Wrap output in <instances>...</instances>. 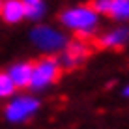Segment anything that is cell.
Returning a JSON list of instances; mask_svg holds the SVG:
<instances>
[{
    "instance_id": "obj_1",
    "label": "cell",
    "mask_w": 129,
    "mask_h": 129,
    "mask_svg": "<svg viewBox=\"0 0 129 129\" xmlns=\"http://www.w3.org/2000/svg\"><path fill=\"white\" fill-rule=\"evenodd\" d=\"M60 23L71 30H75V32H79L81 38H88L97 24V13L88 4L86 6H77L62 13Z\"/></svg>"
},
{
    "instance_id": "obj_2",
    "label": "cell",
    "mask_w": 129,
    "mask_h": 129,
    "mask_svg": "<svg viewBox=\"0 0 129 129\" xmlns=\"http://www.w3.org/2000/svg\"><path fill=\"white\" fill-rule=\"evenodd\" d=\"M62 66L54 56H43V58L32 62V81L30 88H45L49 84H54L62 75Z\"/></svg>"
},
{
    "instance_id": "obj_3",
    "label": "cell",
    "mask_w": 129,
    "mask_h": 129,
    "mask_svg": "<svg viewBox=\"0 0 129 129\" xmlns=\"http://www.w3.org/2000/svg\"><path fill=\"white\" fill-rule=\"evenodd\" d=\"M92 51H94V47H92L88 38H79V39H73V41L66 43L64 54L58 60L62 69H75L79 66H82L86 62V58L92 54Z\"/></svg>"
},
{
    "instance_id": "obj_4",
    "label": "cell",
    "mask_w": 129,
    "mask_h": 129,
    "mask_svg": "<svg viewBox=\"0 0 129 129\" xmlns=\"http://www.w3.org/2000/svg\"><path fill=\"white\" fill-rule=\"evenodd\" d=\"M88 6L95 13L107 15L110 19H129V0H92Z\"/></svg>"
},
{
    "instance_id": "obj_5",
    "label": "cell",
    "mask_w": 129,
    "mask_h": 129,
    "mask_svg": "<svg viewBox=\"0 0 129 129\" xmlns=\"http://www.w3.org/2000/svg\"><path fill=\"white\" fill-rule=\"evenodd\" d=\"M32 39L36 45H39L41 49H47V51H58V49H64L66 41L64 34H60L58 30H52L49 26H41V28H36L32 32Z\"/></svg>"
},
{
    "instance_id": "obj_6",
    "label": "cell",
    "mask_w": 129,
    "mask_h": 129,
    "mask_svg": "<svg viewBox=\"0 0 129 129\" xmlns=\"http://www.w3.org/2000/svg\"><path fill=\"white\" fill-rule=\"evenodd\" d=\"M38 101L34 99V97H17L15 101H11L10 105L6 107V116L8 120H11V122H23L26 120L28 116H32V114L38 110Z\"/></svg>"
},
{
    "instance_id": "obj_7",
    "label": "cell",
    "mask_w": 129,
    "mask_h": 129,
    "mask_svg": "<svg viewBox=\"0 0 129 129\" xmlns=\"http://www.w3.org/2000/svg\"><path fill=\"white\" fill-rule=\"evenodd\" d=\"M94 49H122L129 43V28H116L112 32H107L94 41H90Z\"/></svg>"
},
{
    "instance_id": "obj_8",
    "label": "cell",
    "mask_w": 129,
    "mask_h": 129,
    "mask_svg": "<svg viewBox=\"0 0 129 129\" xmlns=\"http://www.w3.org/2000/svg\"><path fill=\"white\" fill-rule=\"evenodd\" d=\"M8 77L11 79L15 90L17 88H30V81H32V62H21V64L11 66Z\"/></svg>"
},
{
    "instance_id": "obj_9",
    "label": "cell",
    "mask_w": 129,
    "mask_h": 129,
    "mask_svg": "<svg viewBox=\"0 0 129 129\" xmlns=\"http://www.w3.org/2000/svg\"><path fill=\"white\" fill-rule=\"evenodd\" d=\"M0 17L6 23H19L24 19V8L21 0H6L0 8Z\"/></svg>"
},
{
    "instance_id": "obj_10",
    "label": "cell",
    "mask_w": 129,
    "mask_h": 129,
    "mask_svg": "<svg viewBox=\"0 0 129 129\" xmlns=\"http://www.w3.org/2000/svg\"><path fill=\"white\" fill-rule=\"evenodd\" d=\"M24 8V17L28 19H39L45 11V4L43 0H21Z\"/></svg>"
},
{
    "instance_id": "obj_11",
    "label": "cell",
    "mask_w": 129,
    "mask_h": 129,
    "mask_svg": "<svg viewBox=\"0 0 129 129\" xmlns=\"http://www.w3.org/2000/svg\"><path fill=\"white\" fill-rule=\"evenodd\" d=\"M13 92H15V86L8 73H0V97H10Z\"/></svg>"
},
{
    "instance_id": "obj_12",
    "label": "cell",
    "mask_w": 129,
    "mask_h": 129,
    "mask_svg": "<svg viewBox=\"0 0 129 129\" xmlns=\"http://www.w3.org/2000/svg\"><path fill=\"white\" fill-rule=\"evenodd\" d=\"M125 95H129V86H127V90H125Z\"/></svg>"
},
{
    "instance_id": "obj_13",
    "label": "cell",
    "mask_w": 129,
    "mask_h": 129,
    "mask_svg": "<svg viewBox=\"0 0 129 129\" xmlns=\"http://www.w3.org/2000/svg\"><path fill=\"white\" fill-rule=\"evenodd\" d=\"M0 8H2V0H0Z\"/></svg>"
}]
</instances>
